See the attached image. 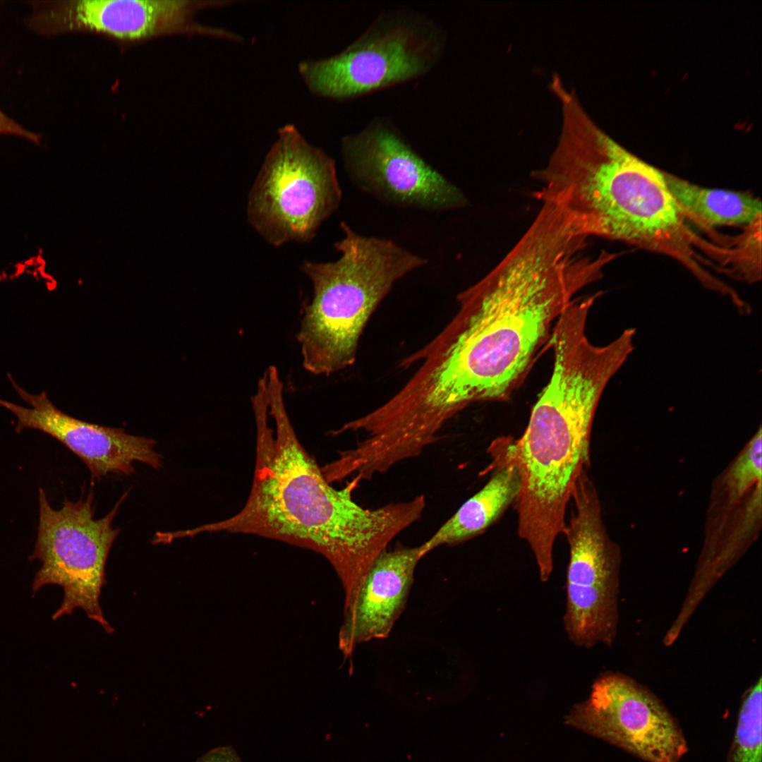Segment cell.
Returning a JSON list of instances; mask_svg holds the SVG:
<instances>
[{
  "mask_svg": "<svg viewBox=\"0 0 762 762\" xmlns=\"http://www.w3.org/2000/svg\"><path fill=\"white\" fill-rule=\"evenodd\" d=\"M562 534L569 545L564 628L575 646H610L616 638L620 551L609 537L596 487L587 471L579 478Z\"/></svg>",
  "mask_w": 762,
  "mask_h": 762,
  "instance_id": "cell-8",
  "label": "cell"
},
{
  "mask_svg": "<svg viewBox=\"0 0 762 762\" xmlns=\"http://www.w3.org/2000/svg\"><path fill=\"white\" fill-rule=\"evenodd\" d=\"M0 135H13L27 140L35 145L42 142L41 134L30 131L7 115L0 108Z\"/></svg>",
  "mask_w": 762,
  "mask_h": 762,
  "instance_id": "cell-18",
  "label": "cell"
},
{
  "mask_svg": "<svg viewBox=\"0 0 762 762\" xmlns=\"http://www.w3.org/2000/svg\"><path fill=\"white\" fill-rule=\"evenodd\" d=\"M195 762H242L235 750L229 746L213 749Z\"/></svg>",
  "mask_w": 762,
  "mask_h": 762,
  "instance_id": "cell-19",
  "label": "cell"
},
{
  "mask_svg": "<svg viewBox=\"0 0 762 762\" xmlns=\"http://www.w3.org/2000/svg\"><path fill=\"white\" fill-rule=\"evenodd\" d=\"M445 30L426 14L406 8L380 13L337 54L298 64L309 90L348 101L421 78L442 59Z\"/></svg>",
  "mask_w": 762,
  "mask_h": 762,
  "instance_id": "cell-5",
  "label": "cell"
},
{
  "mask_svg": "<svg viewBox=\"0 0 762 762\" xmlns=\"http://www.w3.org/2000/svg\"><path fill=\"white\" fill-rule=\"evenodd\" d=\"M9 380L30 406L23 407L0 399V406L16 416V430L35 429L54 437L83 461L92 479L110 473L131 475L135 472V461L155 469L161 467L162 456L155 449V440L71 416L56 408L44 392L32 394L18 386L12 377Z\"/></svg>",
  "mask_w": 762,
  "mask_h": 762,
  "instance_id": "cell-12",
  "label": "cell"
},
{
  "mask_svg": "<svg viewBox=\"0 0 762 762\" xmlns=\"http://www.w3.org/2000/svg\"><path fill=\"white\" fill-rule=\"evenodd\" d=\"M587 243L557 212L539 210L504 258L457 295L447 326L404 360L418 365L401 389L409 409L442 426L473 403L507 400L553 323L611 261L605 251L587 254Z\"/></svg>",
  "mask_w": 762,
  "mask_h": 762,
  "instance_id": "cell-1",
  "label": "cell"
},
{
  "mask_svg": "<svg viewBox=\"0 0 762 762\" xmlns=\"http://www.w3.org/2000/svg\"><path fill=\"white\" fill-rule=\"evenodd\" d=\"M341 154L350 181L383 204L430 212L468 204L464 193L427 162L388 117L375 116L344 136Z\"/></svg>",
  "mask_w": 762,
  "mask_h": 762,
  "instance_id": "cell-9",
  "label": "cell"
},
{
  "mask_svg": "<svg viewBox=\"0 0 762 762\" xmlns=\"http://www.w3.org/2000/svg\"><path fill=\"white\" fill-rule=\"evenodd\" d=\"M423 557L420 545L398 544L375 560L353 603L345 610L339 634L345 655L360 643L389 636L406 607L416 568Z\"/></svg>",
  "mask_w": 762,
  "mask_h": 762,
  "instance_id": "cell-13",
  "label": "cell"
},
{
  "mask_svg": "<svg viewBox=\"0 0 762 762\" xmlns=\"http://www.w3.org/2000/svg\"><path fill=\"white\" fill-rule=\"evenodd\" d=\"M761 677L744 695L727 762H761Z\"/></svg>",
  "mask_w": 762,
  "mask_h": 762,
  "instance_id": "cell-16",
  "label": "cell"
},
{
  "mask_svg": "<svg viewBox=\"0 0 762 762\" xmlns=\"http://www.w3.org/2000/svg\"><path fill=\"white\" fill-rule=\"evenodd\" d=\"M566 723L646 762H679L688 751L684 733L663 702L631 677L605 672Z\"/></svg>",
  "mask_w": 762,
  "mask_h": 762,
  "instance_id": "cell-11",
  "label": "cell"
},
{
  "mask_svg": "<svg viewBox=\"0 0 762 762\" xmlns=\"http://www.w3.org/2000/svg\"><path fill=\"white\" fill-rule=\"evenodd\" d=\"M341 197L334 160L286 125L250 190L247 218L272 246L306 243L338 209Z\"/></svg>",
  "mask_w": 762,
  "mask_h": 762,
  "instance_id": "cell-6",
  "label": "cell"
},
{
  "mask_svg": "<svg viewBox=\"0 0 762 762\" xmlns=\"http://www.w3.org/2000/svg\"><path fill=\"white\" fill-rule=\"evenodd\" d=\"M128 493L123 494L107 515L95 519L92 490L76 502L66 499L61 509H54L40 488L37 537L30 559L40 560L42 567L32 590L36 592L48 584L64 588V600L53 619L80 608L106 632H114L104 616L99 598L106 583L108 555L120 533L113 521Z\"/></svg>",
  "mask_w": 762,
  "mask_h": 762,
  "instance_id": "cell-7",
  "label": "cell"
},
{
  "mask_svg": "<svg viewBox=\"0 0 762 762\" xmlns=\"http://www.w3.org/2000/svg\"><path fill=\"white\" fill-rule=\"evenodd\" d=\"M562 123L547 165L533 176L542 202L557 206L582 234L622 241L679 262L701 283L713 279L701 255L710 241L690 229L660 171L599 129L574 92L560 97Z\"/></svg>",
  "mask_w": 762,
  "mask_h": 762,
  "instance_id": "cell-3",
  "label": "cell"
},
{
  "mask_svg": "<svg viewBox=\"0 0 762 762\" xmlns=\"http://www.w3.org/2000/svg\"><path fill=\"white\" fill-rule=\"evenodd\" d=\"M487 452L491 459L485 470L491 472L489 480L420 545L424 556L440 546L457 545L481 534L514 503L520 488L516 466L497 438Z\"/></svg>",
  "mask_w": 762,
  "mask_h": 762,
  "instance_id": "cell-14",
  "label": "cell"
},
{
  "mask_svg": "<svg viewBox=\"0 0 762 762\" xmlns=\"http://www.w3.org/2000/svg\"><path fill=\"white\" fill-rule=\"evenodd\" d=\"M761 436L760 425L725 476L723 484L730 500L761 484Z\"/></svg>",
  "mask_w": 762,
  "mask_h": 762,
  "instance_id": "cell-17",
  "label": "cell"
},
{
  "mask_svg": "<svg viewBox=\"0 0 762 762\" xmlns=\"http://www.w3.org/2000/svg\"><path fill=\"white\" fill-rule=\"evenodd\" d=\"M340 227L343 238L334 245L338 259L301 266L313 294L297 339L303 365L315 375L351 366L375 310L397 281L428 263L391 239L358 234L344 222Z\"/></svg>",
  "mask_w": 762,
  "mask_h": 762,
  "instance_id": "cell-4",
  "label": "cell"
},
{
  "mask_svg": "<svg viewBox=\"0 0 762 762\" xmlns=\"http://www.w3.org/2000/svg\"><path fill=\"white\" fill-rule=\"evenodd\" d=\"M267 408L254 409L256 456L253 483L241 509L231 517L190 531L242 533L274 539L322 555L355 599L373 562L401 532L420 520L424 495L364 508L352 497L351 480L336 489L298 440L289 418L283 384L267 385Z\"/></svg>",
  "mask_w": 762,
  "mask_h": 762,
  "instance_id": "cell-2",
  "label": "cell"
},
{
  "mask_svg": "<svg viewBox=\"0 0 762 762\" xmlns=\"http://www.w3.org/2000/svg\"><path fill=\"white\" fill-rule=\"evenodd\" d=\"M230 1L197 0L31 1L27 28L43 37L71 33L104 37L123 47L157 38L206 36L238 42L239 35L195 20L202 10Z\"/></svg>",
  "mask_w": 762,
  "mask_h": 762,
  "instance_id": "cell-10",
  "label": "cell"
},
{
  "mask_svg": "<svg viewBox=\"0 0 762 762\" xmlns=\"http://www.w3.org/2000/svg\"><path fill=\"white\" fill-rule=\"evenodd\" d=\"M663 174L684 219L710 234L718 243L729 245L730 241L718 236L715 227L745 229L761 221V202L749 193L705 188L665 171Z\"/></svg>",
  "mask_w": 762,
  "mask_h": 762,
  "instance_id": "cell-15",
  "label": "cell"
}]
</instances>
